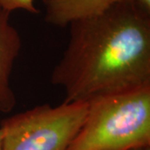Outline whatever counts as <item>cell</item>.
Masks as SVG:
<instances>
[{
  "mask_svg": "<svg viewBox=\"0 0 150 150\" xmlns=\"http://www.w3.org/2000/svg\"><path fill=\"white\" fill-rule=\"evenodd\" d=\"M51 82L65 103L150 85V15L122 0L103 13L73 22Z\"/></svg>",
  "mask_w": 150,
  "mask_h": 150,
  "instance_id": "6da1fadb",
  "label": "cell"
},
{
  "mask_svg": "<svg viewBox=\"0 0 150 150\" xmlns=\"http://www.w3.org/2000/svg\"><path fill=\"white\" fill-rule=\"evenodd\" d=\"M150 145V85L88 102L69 150H130Z\"/></svg>",
  "mask_w": 150,
  "mask_h": 150,
  "instance_id": "7a4b0ae2",
  "label": "cell"
},
{
  "mask_svg": "<svg viewBox=\"0 0 150 150\" xmlns=\"http://www.w3.org/2000/svg\"><path fill=\"white\" fill-rule=\"evenodd\" d=\"M88 102L43 104L4 118L2 150H69L80 129Z\"/></svg>",
  "mask_w": 150,
  "mask_h": 150,
  "instance_id": "3957f363",
  "label": "cell"
},
{
  "mask_svg": "<svg viewBox=\"0 0 150 150\" xmlns=\"http://www.w3.org/2000/svg\"><path fill=\"white\" fill-rule=\"evenodd\" d=\"M9 12L0 8V112H11L16 105L12 88V71L22 47L19 33L10 23Z\"/></svg>",
  "mask_w": 150,
  "mask_h": 150,
  "instance_id": "277c9868",
  "label": "cell"
},
{
  "mask_svg": "<svg viewBox=\"0 0 150 150\" xmlns=\"http://www.w3.org/2000/svg\"><path fill=\"white\" fill-rule=\"evenodd\" d=\"M122 0H43L45 21L58 27L96 16Z\"/></svg>",
  "mask_w": 150,
  "mask_h": 150,
  "instance_id": "5b68a950",
  "label": "cell"
},
{
  "mask_svg": "<svg viewBox=\"0 0 150 150\" xmlns=\"http://www.w3.org/2000/svg\"><path fill=\"white\" fill-rule=\"evenodd\" d=\"M0 8L9 13L23 10L33 14L38 13V9L34 5V0H0Z\"/></svg>",
  "mask_w": 150,
  "mask_h": 150,
  "instance_id": "8992f818",
  "label": "cell"
},
{
  "mask_svg": "<svg viewBox=\"0 0 150 150\" xmlns=\"http://www.w3.org/2000/svg\"><path fill=\"white\" fill-rule=\"evenodd\" d=\"M140 10L150 15V0H127Z\"/></svg>",
  "mask_w": 150,
  "mask_h": 150,
  "instance_id": "52a82bcc",
  "label": "cell"
},
{
  "mask_svg": "<svg viewBox=\"0 0 150 150\" xmlns=\"http://www.w3.org/2000/svg\"><path fill=\"white\" fill-rule=\"evenodd\" d=\"M130 150H150V145H148V146H143V147H139V148L132 149Z\"/></svg>",
  "mask_w": 150,
  "mask_h": 150,
  "instance_id": "ba28073f",
  "label": "cell"
},
{
  "mask_svg": "<svg viewBox=\"0 0 150 150\" xmlns=\"http://www.w3.org/2000/svg\"><path fill=\"white\" fill-rule=\"evenodd\" d=\"M2 142H3V132L0 129V150H2Z\"/></svg>",
  "mask_w": 150,
  "mask_h": 150,
  "instance_id": "9c48e42d",
  "label": "cell"
}]
</instances>
